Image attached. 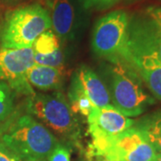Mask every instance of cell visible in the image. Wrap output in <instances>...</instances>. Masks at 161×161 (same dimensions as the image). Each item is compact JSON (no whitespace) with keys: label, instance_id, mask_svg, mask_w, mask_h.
Segmentation results:
<instances>
[{"label":"cell","instance_id":"1","mask_svg":"<svg viewBox=\"0 0 161 161\" xmlns=\"http://www.w3.org/2000/svg\"><path fill=\"white\" fill-rule=\"evenodd\" d=\"M127 48L129 63L150 92L161 101V60L155 24L146 10L130 17Z\"/></svg>","mask_w":161,"mask_h":161},{"label":"cell","instance_id":"2","mask_svg":"<svg viewBox=\"0 0 161 161\" xmlns=\"http://www.w3.org/2000/svg\"><path fill=\"white\" fill-rule=\"evenodd\" d=\"M49 29V12L39 3L14 8L6 13L1 23L0 47H31L38 37Z\"/></svg>","mask_w":161,"mask_h":161},{"label":"cell","instance_id":"3","mask_svg":"<svg viewBox=\"0 0 161 161\" xmlns=\"http://www.w3.org/2000/svg\"><path fill=\"white\" fill-rule=\"evenodd\" d=\"M111 103L118 111L128 117L143 114L146 109L155 104L142 78L130 63L125 61L112 64L108 72Z\"/></svg>","mask_w":161,"mask_h":161},{"label":"cell","instance_id":"4","mask_svg":"<svg viewBox=\"0 0 161 161\" xmlns=\"http://www.w3.org/2000/svg\"><path fill=\"white\" fill-rule=\"evenodd\" d=\"M0 140L23 160L46 159L58 140L47 127L30 115H23L3 130Z\"/></svg>","mask_w":161,"mask_h":161},{"label":"cell","instance_id":"5","mask_svg":"<svg viewBox=\"0 0 161 161\" xmlns=\"http://www.w3.org/2000/svg\"><path fill=\"white\" fill-rule=\"evenodd\" d=\"M26 108L30 115L40 121L50 132L64 139L78 137V121L63 93H34L28 97Z\"/></svg>","mask_w":161,"mask_h":161},{"label":"cell","instance_id":"6","mask_svg":"<svg viewBox=\"0 0 161 161\" xmlns=\"http://www.w3.org/2000/svg\"><path fill=\"white\" fill-rule=\"evenodd\" d=\"M130 17L125 10H115L99 18L92 31L94 53L111 64L129 63L127 48Z\"/></svg>","mask_w":161,"mask_h":161},{"label":"cell","instance_id":"7","mask_svg":"<svg viewBox=\"0 0 161 161\" xmlns=\"http://www.w3.org/2000/svg\"><path fill=\"white\" fill-rule=\"evenodd\" d=\"M157 151L143 133L131 127L115 137L92 142L89 158L104 156L114 161H155Z\"/></svg>","mask_w":161,"mask_h":161},{"label":"cell","instance_id":"8","mask_svg":"<svg viewBox=\"0 0 161 161\" xmlns=\"http://www.w3.org/2000/svg\"><path fill=\"white\" fill-rule=\"evenodd\" d=\"M34 64L32 47L23 48L0 47V80L12 91L28 97L34 94L33 88L27 80V73Z\"/></svg>","mask_w":161,"mask_h":161},{"label":"cell","instance_id":"9","mask_svg":"<svg viewBox=\"0 0 161 161\" xmlns=\"http://www.w3.org/2000/svg\"><path fill=\"white\" fill-rule=\"evenodd\" d=\"M87 120L92 142L113 138L133 126L135 123L114 107L93 108Z\"/></svg>","mask_w":161,"mask_h":161},{"label":"cell","instance_id":"10","mask_svg":"<svg viewBox=\"0 0 161 161\" xmlns=\"http://www.w3.org/2000/svg\"><path fill=\"white\" fill-rule=\"evenodd\" d=\"M75 75L94 108H104L114 107L111 103L108 87L93 70L82 65L77 69Z\"/></svg>","mask_w":161,"mask_h":161},{"label":"cell","instance_id":"11","mask_svg":"<svg viewBox=\"0 0 161 161\" xmlns=\"http://www.w3.org/2000/svg\"><path fill=\"white\" fill-rule=\"evenodd\" d=\"M49 16L53 32L59 40H66L75 23V9L70 0H52Z\"/></svg>","mask_w":161,"mask_h":161},{"label":"cell","instance_id":"12","mask_svg":"<svg viewBox=\"0 0 161 161\" xmlns=\"http://www.w3.org/2000/svg\"><path fill=\"white\" fill-rule=\"evenodd\" d=\"M31 86L43 92L58 91L63 86V69L34 64L27 73Z\"/></svg>","mask_w":161,"mask_h":161},{"label":"cell","instance_id":"13","mask_svg":"<svg viewBox=\"0 0 161 161\" xmlns=\"http://www.w3.org/2000/svg\"><path fill=\"white\" fill-rule=\"evenodd\" d=\"M133 127L143 133L157 152H161V109L153 111L135 121Z\"/></svg>","mask_w":161,"mask_h":161},{"label":"cell","instance_id":"14","mask_svg":"<svg viewBox=\"0 0 161 161\" xmlns=\"http://www.w3.org/2000/svg\"><path fill=\"white\" fill-rule=\"evenodd\" d=\"M68 103L74 114H80L81 115L88 117L92 109L94 108L89 98L84 93L83 90L80 86L78 80L75 75L70 84L68 92Z\"/></svg>","mask_w":161,"mask_h":161},{"label":"cell","instance_id":"15","mask_svg":"<svg viewBox=\"0 0 161 161\" xmlns=\"http://www.w3.org/2000/svg\"><path fill=\"white\" fill-rule=\"evenodd\" d=\"M34 53L39 55H50L61 48L60 40L51 30L40 35L32 45Z\"/></svg>","mask_w":161,"mask_h":161},{"label":"cell","instance_id":"16","mask_svg":"<svg viewBox=\"0 0 161 161\" xmlns=\"http://www.w3.org/2000/svg\"><path fill=\"white\" fill-rule=\"evenodd\" d=\"M14 111V101L11 88L0 80V128L10 119Z\"/></svg>","mask_w":161,"mask_h":161},{"label":"cell","instance_id":"17","mask_svg":"<svg viewBox=\"0 0 161 161\" xmlns=\"http://www.w3.org/2000/svg\"><path fill=\"white\" fill-rule=\"evenodd\" d=\"M34 63L41 65L63 69L64 54L62 49H58L50 55H39L34 53Z\"/></svg>","mask_w":161,"mask_h":161},{"label":"cell","instance_id":"18","mask_svg":"<svg viewBox=\"0 0 161 161\" xmlns=\"http://www.w3.org/2000/svg\"><path fill=\"white\" fill-rule=\"evenodd\" d=\"M146 12L153 20L155 24L157 43H158V53L161 60V7L150 6L146 9Z\"/></svg>","mask_w":161,"mask_h":161},{"label":"cell","instance_id":"19","mask_svg":"<svg viewBox=\"0 0 161 161\" xmlns=\"http://www.w3.org/2000/svg\"><path fill=\"white\" fill-rule=\"evenodd\" d=\"M47 161H71L70 150L63 144L58 143L47 157Z\"/></svg>","mask_w":161,"mask_h":161},{"label":"cell","instance_id":"20","mask_svg":"<svg viewBox=\"0 0 161 161\" xmlns=\"http://www.w3.org/2000/svg\"><path fill=\"white\" fill-rule=\"evenodd\" d=\"M119 0H81L86 9H107L116 4Z\"/></svg>","mask_w":161,"mask_h":161},{"label":"cell","instance_id":"21","mask_svg":"<svg viewBox=\"0 0 161 161\" xmlns=\"http://www.w3.org/2000/svg\"><path fill=\"white\" fill-rule=\"evenodd\" d=\"M0 161H23L15 151L0 140Z\"/></svg>","mask_w":161,"mask_h":161},{"label":"cell","instance_id":"22","mask_svg":"<svg viewBox=\"0 0 161 161\" xmlns=\"http://www.w3.org/2000/svg\"><path fill=\"white\" fill-rule=\"evenodd\" d=\"M23 1L24 0H0V2H2L6 5H9V6H14V5H17Z\"/></svg>","mask_w":161,"mask_h":161},{"label":"cell","instance_id":"23","mask_svg":"<svg viewBox=\"0 0 161 161\" xmlns=\"http://www.w3.org/2000/svg\"><path fill=\"white\" fill-rule=\"evenodd\" d=\"M94 158H95L94 161H114L107 157H104V156H95Z\"/></svg>","mask_w":161,"mask_h":161},{"label":"cell","instance_id":"24","mask_svg":"<svg viewBox=\"0 0 161 161\" xmlns=\"http://www.w3.org/2000/svg\"><path fill=\"white\" fill-rule=\"evenodd\" d=\"M155 161H161V152H157Z\"/></svg>","mask_w":161,"mask_h":161},{"label":"cell","instance_id":"25","mask_svg":"<svg viewBox=\"0 0 161 161\" xmlns=\"http://www.w3.org/2000/svg\"><path fill=\"white\" fill-rule=\"evenodd\" d=\"M23 161H47L46 159H25Z\"/></svg>","mask_w":161,"mask_h":161},{"label":"cell","instance_id":"26","mask_svg":"<svg viewBox=\"0 0 161 161\" xmlns=\"http://www.w3.org/2000/svg\"><path fill=\"white\" fill-rule=\"evenodd\" d=\"M2 133H3V130L0 128V138H1V135H2Z\"/></svg>","mask_w":161,"mask_h":161},{"label":"cell","instance_id":"27","mask_svg":"<svg viewBox=\"0 0 161 161\" xmlns=\"http://www.w3.org/2000/svg\"><path fill=\"white\" fill-rule=\"evenodd\" d=\"M120 161H126V160H120Z\"/></svg>","mask_w":161,"mask_h":161}]
</instances>
